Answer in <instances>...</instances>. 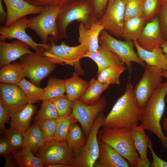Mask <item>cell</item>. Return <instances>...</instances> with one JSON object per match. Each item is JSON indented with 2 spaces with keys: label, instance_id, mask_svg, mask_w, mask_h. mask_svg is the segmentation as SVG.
Segmentation results:
<instances>
[{
  "label": "cell",
  "instance_id": "6da1fadb",
  "mask_svg": "<svg viewBox=\"0 0 167 167\" xmlns=\"http://www.w3.org/2000/svg\"><path fill=\"white\" fill-rule=\"evenodd\" d=\"M141 109L135 97L131 81L125 92L117 100L105 117L102 126L116 129H132L140 121Z\"/></svg>",
  "mask_w": 167,
  "mask_h": 167
},
{
  "label": "cell",
  "instance_id": "7a4b0ae2",
  "mask_svg": "<svg viewBox=\"0 0 167 167\" xmlns=\"http://www.w3.org/2000/svg\"><path fill=\"white\" fill-rule=\"evenodd\" d=\"M167 95V81L162 83L141 109L140 122L145 129L160 139L167 152V136L164 134L161 121Z\"/></svg>",
  "mask_w": 167,
  "mask_h": 167
},
{
  "label": "cell",
  "instance_id": "3957f363",
  "mask_svg": "<svg viewBox=\"0 0 167 167\" xmlns=\"http://www.w3.org/2000/svg\"><path fill=\"white\" fill-rule=\"evenodd\" d=\"M75 20L89 28L99 20L86 0H73L61 7L57 16L56 24L60 40L67 38V28L71 23Z\"/></svg>",
  "mask_w": 167,
  "mask_h": 167
},
{
  "label": "cell",
  "instance_id": "277c9868",
  "mask_svg": "<svg viewBox=\"0 0 167 167\" xmlns=\"http://www.w3.org/2000/svg\"><path fill=\"white\" fill-rule=\"evenodd\" d=\"M98 137L125 158L130 166L136 167L139 156L134 146L132 129L103 127L99 130Z\"/></svg>",
  "mask_w": 167,
  "mask_h": 167
},
{
  "label": "cell",
  "instance_id": "5b68a950",
  "mask_svg": "<svg viewBox=\"0 0 167 167\" xmlns=\"http://www.w3.org/2000/svg\"><path fill=\"white\" fill-rule=\"evenodd\" d=\"M49 47L44 51L43 55L52 63L56 64L68 65L74 66L75 72L79 75L84 74L80 64V60L88 51L81 44L71 46L62 42L59 45L51 37L49 39Z\"/></svg>",
  "mask_w": 167,
  "mask_h": 167
},
{
  "label": "cell",
  "instance_id": "8992f818",
  "mask_svg": "<svg viewBox=\"0 0 167 167\" xmlns=\"http://www.w3.org/2000/svg\"><path fill=\"white\" fill-rule=\"evenodd\" d=\"M61 8L54 6H45L41 13L29 19L27 28L33 30L42 43L47 44L49 37L55 42L60 40L56 21Z\"/></svg>",
  "mask_w": 167,
  "mask_h": 167
},
{
  "label": "cell",
  "instance_id": "52a82bcc",
  "mask_svg": "<svg viewBox=\"0 0 167 167\" xmlns=\"http://www.w3.org/2000/svg\"><path fill=\"white\" fill-rule=\"evenodd\" d=\"M45 49L41 47L35 52L26 54L19 58V63L26 76L37 85H39L41 81L49 76L56 67L55 64L44 56Z\"/></svg>",
  "mask_w": 167,
  "mask_h": 167
},
{
  "label": "cell",
  "instance_id": "ba28073f",
  "mask_svg": "<svg viewBox=\"0 0 167 167\" xmlns=\"http://www.w3.org/2000/svg\"><path fill=\"white\" fill-rule=\"evenodd\" d=\"M105 116L101 113L95 120L87 140L79 150L73 151V167H93L99 155L98 133Z\"/></svg>",
  "mask_w": 167,
  "mask_h": 167
},
{
  "label": "cell",
  "instance_id": "9c48e42d",
  "mask_svg": "<svg viewBox=\"0 0 167 167\" xmlns=\"http://www.w3.org/2000/svg\"><path fill=\"white\" fill-rule=\"evenodd\" d=\"M99 42L100 45L112 51L119 56L126 65L130 77L132 71V62L136 63L143 67L146 65L135 52L134 49L135 45L133 41L119 40L104 29L100 33Z\"/></svg>",
  "mask_w": 167,
  "mask_h": 167
},
{
  "label": "cell",
  "instance_id": "30bf717a",
  "mask_svg": "<svg viewBox=\"0 0 167 167\" xmlns=\"http://www.w3.org/2000/svg\"><path fill=\"white\" fill-rule=\"evenodd\" d=\"M36 156L44 163H60L73 167V150L66 141H46Z\"/></svg>",
  "mask_w": 167,
  "mask_h": 167
},
{
  "label": "cell",
  "instance_id": "8fae6325",
  "mask_svg": "<svg viewBox=\"0 0 167 167\" xmlns=\"http://www.w3.org/2000/svg\"><path fill=\"white\" fill-rule=\"evenodd\" d=\"M143 74L134 89L137 102L141 109L153 93L162 83V71L146 65Z\"/></svg>",
  "mask_w": 167,
  "mask_h": 167
},
{
  "label": "cell",
  "instance_id": "7c38bea8",
  "mask_svg": "<svg viewBox=\"0 0 167 167\" xmlns=\"http://www.w3.org/2000/svg\"><path fill=\"white\" fill-rule=\"evenodd\" d=\"M107 104L105 98L102 97L96 103L86 105L78 100L72 101V109L71 115L79 122L85 135L88 136L93 123Z\"/></svg>",
  "mask_w": 167,
  "mask_h": 167
},
{
  "label": "cell",
  "instance_id": "4fadbf2b",
  "mask_svg": "<svg viewBox=\"0 0 167 167\" xmlns=\"http://www.w3.org/2000/svg\"><path fill=\"white\" fill-rule=\"evenodd\" d=\"M125 0H109L106 9L99 20L110 34L121 37L124 21Z\"/></svg>",
  "mask_w": 167,
  "mask_h": 167
},
{
  "label": "cell",
  "instance_id": "5bb4252c",
  "mask_svg": "<svg viewBox=\"0 0 167 167\" xmlns=\"http://www.w3.org/2000/svg\"><path fill=\"white\" fill-rule=\"evenodd\" d=\"M29 22V19L26 16L15 22L7 27L1 26L0 28V41H5L6 39L11 40L15 39L28 45L35 51L41 47L46 49L49 47L48 43L45 44L35 42L32 38L26 32Z\"/></svg>",
  "mask_w": 167,
  "mask_h": 167
},
{
  "label": "cell",
  "instance_id": "9a60e30c",
  "mask_svg": "<svg viewBox=\"0 0 167 167\" xmlns=\"http://www.w3.org/2000/svg\"><path fill=\"white\" fill-rule=\"evenodd\" d=\"M0 103L10 116L28 103L24 93L17 84H0Z\"/></svg>",
  "mask_w": 167,
  "mask_h": 167
},
{
  "label": "cell",
  "instance_id": "2e32d148",
  "mask_svg": "<svg viewBox=\"0 0 167 167\" xmlns=\"http://www.w3.org/2000/svg\"><path fill=\"white\" fill-rule=\"evenodd\" d=\"M6 9V20L4 26L7 27L18 19L30 15H38L44 6L33 5L25 0H2Z\"/></svg>",
  "mask_w": 167,
  "mask_h": 167
},
{
  "label": "cell",
  "instance_id": "e0dca14e",
  "mask_svg": "<svg viewBox=\"0 0 167 167\" xmlns=\"http://www.w3.org/2000/svg\"><path fill=\"white\" fill-rule=\"evenodd\" d=\"M163 36L159 17L156 15L146 24L136 41L142 48L150 51L157 46L160 45L164 40Z\"/></svg>",
  "mask_w": 167,
  "mask_h": 167
},
{
  "label": "cell",
  "instance_id": "ac0fdd59",
  "mask_svg": "<svg viewBox=\"0 0 167 167\" xmlns=\"http://www.w3.org/2000/svg\"><path fill=\"white\" fill-rule=\"evenodd\" d=\"M28 45L16 40L11 43L0 41V66L10 63L23 56L33 52Z\"/></svg>",
  "mask_w": 167,
  "mask_h": 167
},
{
  "label": "cell",
  "instance_id": "d6986e66",
  "mask_svg": "<svg viewBox=\"0 0 167 167\" xmlns=\"http://www.w3.org/2000/svg\"><path fill=\"white\" fill-rule=\"evenodd\" d=\"M104 29V27L99 20L94 23L89 28L80 23L78 27V42L88 52H96L100 46V33Z\"/></svg>",
  "mask_w": 167,
  "mask_h": 167
},
{
  "label": "cell",
  "instance_id": "ffe728a7",
  "mask_svg": "<svg viewBox=\"0 0 167 167\" xmlns=\"http://www.w3.org/2000/svg\"><path fill=\"white\" fill-rule=\"evenodd\" d=\"M98 156L93 167H129L123 157L112 147L99 140Z\"/></svg>",
  "mask_w": 167,
  "mask_h": 167
},
{
  "label": "cell",
  "instance_id": "44dd1931",
  "mask_svg": "<svg viewBox=\"0 0 167 167\" xmlns=\"http://www.w3.org/2000/svg\"><path fill=\"white\" fill-rule=\"evenodd\" d=\"M133 41L138 56L146 65L156 67L162 71L167 70V57L160 45L157 46L150 51L142 48L136 41Z\"/></svg>",
  "mask_w": 167,
  "mask_h": 167
},
{
  "label": "cell",
  "instance_id": "7402d4cb",
  "mask_svg": "<svg viewBox=\"0 0 167 167\" xmlns=\"http://www.w3.org/2000/svg\"><path fill=\"white\" fill-rule=\"evenodd\" d=\"M85 57L91 59L96 63L98 67L97 74L110 66L125 64L115 53L101 45L96 52H88Z\"/></svg>",
  "mask_w": 167,
  "mask_h": 167
},
{
  "label": "cell",
  "instance_id": "603a6c76",
  "mask_svg": "<svg viewBox=\"0 0 167 167\" xmlns=\"http://www.w3.org/2000/svg\"><path fill=\"white\" fill-rule=\"evenodd\" d=\"M35 110L36 107L32 104H27L10 116V127L24 133L31 126V120Z\"/></svg>",
  "mask_w": 167,
  "mask_h": 167
},
{
  "label": "cell",
  "instance_id": "cb8c5ba5",
  "mask_svg": "<svg viewBox=\"0 0 167 167\" xmlns=\"http://www.w3.org/2000/svg\"><path fill=\"white\" fill-rule=\"evenodd\" d=\"M46 141L40 126L35 122L24 133L22 148L28 149L35 154Z\"/></svg>",
  "mask_w": 167,
  "mask_h": 167
},
{
  "label": "cell",
  "instance_id": "d4e9b609",
  "mask_svg": "<svg viewBox=\"0 0 167 167\" xmlns=\"http://www.w3.org/2000/svg\"><path fill=\"white\" fill-rule=\"evenodd\" d=\"M75 72L72 76L64 80L66 92L69 99L73 101L78 100L83 96L89 85V83L79 76Z\"/></svg>",
  "mask_w": 167,
  "mask_h": 167
},
{
  "label": "cell",
  "instance_id": "484cf974",
  "mask_svg": "<svg viewBox=\"0 0 167 167\" xmlns=\"http://www.w3.org/2000/svg\"><path fill=\"white\" fill-rule=\"evenodd\" d=\"M25 77L24 72L19 62L5 65L0 70L1 83L17 84Z\"/></svg>",
  "mask_w": 167,
  "mask_h": 167
},
{
  "label": "cell",
  "instance_id": "4316f807",
  "mask_svg": "<svg viewBox=\"0 0 167 167\" xmlns=\"http://www.w3.org/2000/svg\"><path fill=\"white\" fill-rule=\"evenodd\" d=\"M146 24L142 16L124 20L121 37L126 41H137Z\"/></svg>",
  "mask_w": 167,
  "mask_h": 167
},
{
  "label": "cell",
  "instance_id": "83f0119b",
  "mask_svg": "<svg viewBox=\"0 0 167 167\" xmlns=\"http://www.w3.org/2000/svg\"><path fill=\"white\" fill-rule=\"evenodd\" d=\"M109 87V85L101 83L93 78L89 81L87 90L79 100L86 105L95 104L100 100L102 92Z\"/></svg>",
  "mask_w": 167,
  "mask_h": 167
},
{
  "label": "cell",
  "instance_id": "f1b7e54d",
  "mask_svg": "<svg viewBox=\"0 0 167 167\" xmlns=\"http://www.w3.org/2000/svg\"><path fill=\"white\" fill-rule=\"evenodd\" d=\"M145 127L141 124L137 125L132 129L133 138L135 148L139 157L147 159V151L150 139L146 134Z\"/></svg>",
  "mask_w": 167,
  "mask_h": 167
},
{
  "label": "cell",
  "instance_id": "f546056e",
  "mask_svg": "<svg viewBox=\"0 0 167 167\" xmlns=\"http://www.w3.org/2000/svg\"><path fill=\"white\" fill-rule=\"evenodd\" d=\"M18 166L20 167H44V163L35 156L29 149L22 148L21 151L11 152Z\"/></svg>",
  "mask_w": 167,
  "mask_h": 167
},
{
  "label": "cell",
  "instance_id": "4dcf8cb0",
  "mask_svg": "<svg viewBox=\"0 0 167 167\" xmlns=\"http://www.w3.org/2000/svg\"><path fill=\"white\" fill-rule=\"evenodd\" d=\"M126 69L124 66H110L98 74L97 80L101 83L108 85L119 84L120 76Z\"/></svg>",
  "mask_w": 167,
  "mask_h": 167
},
{
  "label": "cell",
  "instance_id": "1f68e13d",
  "mask_svg": "<svg viewBox=\"0 0 167 167\" xmlns=\"http://www.w3.org/2000/svg\"><path fill=\"white\" fill-rule=\"evenodd\" d=\"M66 92L64 80L50 77L44 88L41 101L51 100L64 95Z\"/></svg>",
  "mask_w": 167,
  "mask_h": 167
},
{
  "label": "cell",
  "instance_id": "d6a6232c",
  "mask_svg": "<svg viewBox=\"0 0 167 167\" xmlns=\"http://www.w3.org/2000/svg\"><path fill=\"white\" fill-rule=\"evenodd\" d=\"M21 89L27 100L28 103L33 104L41 100L44 88L36 86L26 80L25 78L17 84Z\"/></svg>",
  "mask_w": 167,
  "mask_h": 167
},
{
  "label": "cell",
  "instance_id": "836d02e7",
  "mask_svg": "<svg viewBox=\"0 0 167 167\" xmlns=\"http://www.w3.org/2000/svg\"><path fill=\"white\" fill-rule=\"evenodd\" d=\"M87 139L82 129L75 123L70 127L66 141L73 151H77L83 147Z\"/></svg>",
  "mask_w": 167,
  "mask_h": 167
},
{
  "label": "cell",
  "instance_id": "e575fe53",
  "mask_svg": "<svg viewBox=\"0 0 167 167\" xmlns=\"http://www.w3.org/2000/svg\"><path fill=\"white\" fill-rule=\"evenodd\" d=\"M56 125L54 139L58 142L66 141L70 127L78 122L71 115L59 117L56 119Z\"/></svg>",
  "mask_w": 167,
  "mask_h": 167
},
{
  "label": "cell",
  "instance_id": "d590c367",
  "mask_svg": "<svg viewBox=\"0 0 167 167\" xmlns=\"http://www.w3.org/2000/svg\"><path fill=\"white\" fill-rule=\"evenodd\" d=\"M56 108L51 100L42 101L41 106L34 119L35 121L41 119H56L59 117Z\"/></svg>",
  "mask_w": 167,
  "mask_h": 167
},
{
  "label": "cell",
  "instance_id": "8d00e7d4",
  "mask_svg": "<svg viewBox=\"0 0 167 167\" xmlns=\"http://www.w3.org/2000/svg\"><path fill=\"white\" fill-rule=\"evenodd\" d=\"M125 0L124 20L142 16L145 0Z\"/></svg>",
  "mask_w": 167,
  "mask_h": 167
},
{
  "label": "cell",
  "instance_id": "74e56055",
  "mask_svg": "<svg viewBox=\"0 0 167 167\" xmlns=\"http://www.w3.org/2000/svg\"><path fill=\"white\" fill-rule=\"evenodd\" d=\"M3 133L10 145L11 152L22 148L24 133L10 127L9 129H6Z\"/></svg>",
  "mask_w": 167,
  "mask_h": 167
},
{
  "label": "cell",
  "instance_id": "f35d334b",
  "mask_svg": "<svg viewBox=\"0 0 167 167\" xmlns=\"http://www.w3.org/2000/svg\"><path fill=\"white\" fill-rule=\"evenodd\" d=\"M54 103L59 117L70 115L72 109V101L67 95H63L51 99Z\"/></svg>",
  "mask_w": 167,
  "mask_h": 167
},
{
  "label": "cell",
  "instance_id": "ab89813d",
  "mask_svg": "<svg viewBox=\"0 0 167 167\" xmlns=\"http://www.w3.org/2000/svg\"><path fill=\"white\" fill-rule=\"evenodd\" d=\"M35 122L40 126L46 141L54 139L56 125V119H41Z\"/></svg>",
  "mask_w": 167,
  "mask_h": 167
},
{
  "label": "cell",
  "instance_id": "60d3db41",
  "mask_svg": "<svg viewBox=\"0 0 167 167\" xmlns=\"http://www.w3.org/2000/svg\"><path fill=\"white\" fill-rule=\"evenodd\" d=\"M159 4V0H145L142 17L146 23L157 15Z\"/></svg>",
  "mask_w": 167,
  "mask_h": 167
},
{
  "label": "cell",
  "instance_id": "b9f144b4",
  "mask_svg": "<svg viewBox=\"0 0 167 167\" xmlns=\"http://www.w3.org/2000/svg\"><path fill=\"white\" fill-rule=\"evenodd\" d=\"M92 8L97 19L99 20L104 14L109 0H86Z\"/></svg>",
  "mask_w": 167,
  "mask_h": 167
},
{
  "label": "cell",
  "instance_id": "7bdbcfd3",
  "mask_svg": "<svg viewBox=\"0 0 167 167\" xmlns=\"http://www.w3.org/2000/svg\"><path fill=\"white\" fill-rule=\"evenodd\" d=\"M73 0H31L30 3L36 6H54L62 7Z\"/></svg>",
  "mask_w": 167,
  "mask_h": 167
},
{
  "label": "cell",
  "instance_id": "ee69618b",
  "mask_svg": "<svg viewBox=\"0 0 167 167\" xmlns=\"http://www.w3.org/2000/svg\"><path fill=\"white\" fill-rule=\"evenodd\" d=\"M158 17L163 35L167 39V4L162 5Z\"/></svg>",
  "mask_w": 167,
  "mask_h": 167
},
{
  "label": "cell",
  "instance_id": "f6af8a7d",
  "mask_svg": "<svg viewBox=\"0 0 167 167\" xmlns=\"http://www.w3.org/2000/svg\"><path fill=\"white\" fill-rule=\"evenodd\" d=\"M152 158V161L151 163L152 167H167V162L160 158L155 153L153 148L152 142L150 139L148 146Z\"/></svg>",
  "mask_w": 167,
  "mask_h": 167
},
{
  "label": "cell",
  "instance_id": "bcb514c9",
  "mask_svg": "<svg viewBox=\"0 0 167 167\" xmlns=\"http://www.w3.org/2000/svg\"><path fill=\"white\" fill-rule=\"evenodd\" d=\"M10 116L6 109L0 103V131L3 133L5 129V124L7 122Z\"/></svg>",
  "mask_w": 167,
  "mask_h": 167
},
{
  "label": "cell",
  "instance_id": "7dc6e473",
  "mask_svg": "<svg viewBox=\"0 0 167 167\" xmlns=\"http://www.w3.org/2000/svg\"><path fill=\"white\" fill-rule=\"evenodd\" d=\"M10 145L7 141L3 136L0 138V155L5 158L11 152Z\"/></svg>",
  "mask_w": 167,
  "mask_h": 167
},
{
  "label": "cell",
  "instance_id": "c3c4849f",
  "mask_svg": "<svg viewBox=\"0 0 167 167\" xmlns=\"http://www.w3.org/2000/svg\"><path fill=\"white\" fill-rule=\"evenodd\" d=\"M151 163L148 158L142 159L139 156L137 160L136 167H151Z\"/></svg>",
  "mask_w": 167,
  "mask_h": 167
},
{
  "label": "cell",
  "instance_id": "681fc988",
  "mask_svg": "<svg viewBox=\"0 0 167 167\" xmlns=\"http://www.w3.org/2000/svg\"><path fill=\"white\" fill-rule=\"evenodd\" d=\"M7 16V12L4 10L1 0H0V22L2 23H5Z\"/></svg>",
  "mask_w": 167,
  "mask_h": 167
},
{
  "label": "cell",
  "instance_id": "f907efd6",
  "mask_svg": "<svg viewBox=\"0 0 167 167\" xmlns=\"http://www.w3.org/2000/svg\"><path fill=\"white\" fill-rule=\"evenodd\" d=\"M12 156L10 154L5 158V163L4 165V167H15V165L14 163Z\"/></svg>",
  "mask_w": 167,
  "mask_h": 167
},
{
  "label": "cell",
  "instance_id": "816d5d0a",
  "mask_svg": "<svg viewBox=\"0 0 167 167\" xmlns=\"http://www.w3.org/2000/svg\"><path fill=\"white\" fill-rule=\"evenodd\" d=\"M163 53L167 57V39H164L160 45Z\"/></svg>",
  "mask_w": 167,
  "mask_h": 167
},
{
  "label": "cell",
  "instance_id": "f5cc1de1",
  "mask_svg": "<svg viewBox=\"0 0 167 167\" xmlns=\"http://www.w3.org/2000/svg\"><path fill=\"white\" fill-rule=\"evenodd\" d=\"M44 167H67L64 165L60 163H47L44 165Z\"/></svg>",
  "mask_w": 167,
  "mask_h": 167
},
{
  "label": "cell",
  "instance_id": "db71d44e",
  "mask_svg": "<svg viewBox=\"0 0 167 167\" xmlns=\"http://www.w3.org/2000/svg\"><path fill=\"white\" fill-rule=\"evenodd\" d=\"M161 125L164 130L166 132L167 135V115L166 117L162 120L161 122Z\"/></svg>",
  "mask_w": 167,
  "mask_h": 167
},
{
  "label": "cell",
  "instance_id": "11a10c76",
  "mask_svg": "<svg viewBox=\"0 0 167 167\" xmlns=\"http://www.w3.org/2000/svg\"><path fill=\"white\" fill-rule=\"evenodd\" d=\"M160 4L162 5L167 4V0H159Z\"/></svg>",
  "mask_w": 167,
  "mask_h": 167
},
{
  "label": "cell",
  "instance_id": "9f6ffc18",
  "mask_svg": "<svg viewBox=\"0 0 167 167\" xmlns=\"http://www.w3.org/2000/svg\"><path fill=\"white\" fill-rule=\"evenodd\" d=\"M162 76L165 78L167 80V69L166 70L162 71Z\"/></svg>",
  "mask_w": 167,
  "mask_h": 167
},
{
  "label": "cell",
  "instance_id": "6f0895ef",
  "mask_svg": "<svg viewBox=\"0 0 167 167\" xmlns=\"http://www.w3.org/2000/svg\"><path fill=\"white\" fill-rule=\"evenodd\" d=\"M25 0L28 2L29 3H30V2L31 1V0Z\"/></svg>",
  "mask_w": 167,
  "mask_h": 167
},
{
  "label": "cell",
  "instance_id": "680465c9",
  "mask_svg": "<svg viewBox=\"0 0 167 167\" xmlns=\"http://www.w3.org/2000/svg\"><path fill=\"white\" fill-rule=\"evenodd\" d=\"M78 0L82 1H83L84 0Z\"/></svg>",
  "mask_w": 167,
  "mask_h": 167
}]
</instances>
